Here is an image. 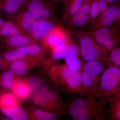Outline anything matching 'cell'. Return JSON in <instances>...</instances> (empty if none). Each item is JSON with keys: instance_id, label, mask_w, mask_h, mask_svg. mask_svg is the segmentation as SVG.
Instances as JSON below:
<instances>
[{"instance_id": "1", "label": "cell", "mask_w": 120, "mask_h": 120, "mask_svg": "<svg viewBox=\"0 0 120 120\" xmlns=\"http://www.w3.org/2000/svg\"><path fill=\"white\" fill-rule=\"evenodd\" d=\"M109 98H97L93 96H79L71 101L68 112L75 120H105L109 119L107 103Z\"/></svg>"}, {"instance_id": "2", "label": "cell", "mask_w": 120, "mask_h": 120, "mask_svg": "<svg viewBox=\"0 0 120 120\" xmlns=\"http://www.w3.org/2000/svg\"><path fill=\"white\" fill-rule=\"evenodd\" d=\"M50 75L55 85L64 92L84 96L81 71H71L65 64H56L52 66Z\"/></svg>"}, {"instance_id": "3", "label": "cell", "mask_w": 120, "mask_h": 120, "mask_svg": "<svg viewBox=\"0 0 120 120\" xmlns=\"http://www.w3.org/2000/svg\"><path fill=\"white\" fill-rule=\"evenodd\" d=\"M71 32L78 41L80 54L84 61L97 60L106 64L109 53L105 47L98 43L85 31L71 30Z\"/></svg>"}, {"instance_id": "4", "label": "cell", "mask_w": 120, "mask_h": 120, "mask_svg": "<svg viewBox=\"0 0 120 120\" xmlns=\"http://www.w3.org/2000/svg\"><path fill=\"white\" fill-rule=\"evenodd\" d=\"M105 64L103 62L97 60L86 61L83 64L81 73L84 97L96 98L100 76L105 69Z\"/></svg>"}, {"instance_id": "5", "label": "cell", "mask_w": 120, "mask_h": 120, "mask_svg": "<svg viewBox=\"0 0 120 120\" xmlns=\"http://www.w3.org/2000/svg\"><path fill=\"white\" fill-rule=\"evenodd\" d=\"M120 84V66L108 65L100 76L96 98H109L119 90Z\"/></svg>"}, {"instance_id": "6", "label": "cell", "mask_w": 120, "mask_h": 120, "mask_svg": "<svg viewBox=\"0 0 120 120\" xmlns=\"http://www.w3.org/2000/svg\"><path fill=\"white\" fill-rule=\"evenodd\" d=\"M86 31L109 53L120 45V30L116 26Z\"/></svg>"}, {"instance_id": "7", "label": "cell", "mask_w": 120, "mask_h": 120, "mask_svg": "<svg viewBox=\"0 0 120 120\" xmlns=\"http://www.w3.org/2000/svg\"><path fill=\"white\" fill-rule=\"evenodd\" d=\"M52 0H28L26 8L37 20L57 19V11Z\"/></svg>"}, {"instance_id": "8", "label": "cell", "mask_w": 120, "mask_h": 120, "mask_svg": "<svg viewBox=\"0 0 120 120\" xmlns=\"http://www.w3.org/2000/svg\"><path fill=\"white\" fill-rule=\"evenodd\" d=\"M3 17L16 24L30 35L34 30L38 22L26 7L13 14Z\"/></svg>"}, {"instance_id": "9", "label": "cell", "mask_w": 120, "mask_h": 120, "mask_svg": "<svg viewBox=\"0 0 120 120\" xmlns=\"http://www.w3.org/2000/svg\"><path fill=\"white\" fill-rule=\"evenodd\" d=\"M60 25L57 19L38 20L36 27L31 36L37 43L43 45L46 37Z\"/></svg>"}, {"instance_id": "10", "label": "cell", "mask_w": 120, "mask_h": 120, "mask_svg": "<svg viewBox=\"0 0 120 120\" xmlns=\"http://www.w3.org/2000/svg\"><path fill=\"white\" fill-rule=\"evenodd\" d=\"M91 0H86L76 13L65 22L71 30H79L89 23Z\"/></svg>"}, {"instance_id": "11", "label": "cell", "mask_w": 120, "mask_h": 120, "mask_svg": "<svg viewBox=\"0 0 120 120\" xmlns=\"http://www.w3.org/2000/svg\"><path fill=\"white\" fill-rule=\"evenodd\" d=\"M71 40L68 33L60 25L46 37L43 45L52 50L57 47L67 44Z\"/></svg>"}, {"instance_id": "12", "label": "cell", "mask_w": 120, "mask_h": 120, "mask_svg": "<svg viewBox=\"0 0 120 120\" xmlns=\"http://www.w3.org/2000/svg\"><path fill=\"white\" fill-rule=\"evenodd\" d=\"M120 9L118 5L110 6L101 14L91 25L90 30L109 27L115 22Z\"/></svg>"}, {"instance_id": "13", "label": "cell", "mask_w": 120, "mask_h": 120, "mask_svg": "<svg viewBox=\"0 0 120 120\" xmlns=\"http://www.w3.org/2000/svg\"><path fill=\"white\" fill-rule=\"evenodd\" d=\"M0 40L4 47L13 49H17L37 43L30 35L29 34L14 35L0 38Z\"/></svg>"}, {"instance_id": "14", "label": "cell", "mask_w": 120, "mask_h": 120, "mask_svg": "<svg viewBox=\"0 0 120 120\" xmlns=\"http://www.w3.org/2000/svg\"><path fill=\"white\" fill-rule=\"evenodd\" d=\"M51 51V60L52 61L72 55L79 56L80 54L79 47L71 40L67 44L57 47Z\"/></svg>"}, {"instance_id": "15", "label": "cell", "mask_w": 120, "mask_h": 120, "mask_svg": "<svg viewBox=\"0 0 120 120\" xmlns=\"http://www.w3.org/2000/svg\"><path fill=\"white\" fill-rule=\"evenodd\" d=\"M48 48L44 45L37 43L16 49L22 52L38 62H40L45 58Z\"/></svg>"}, {"instance_id": "16", "label": "cell", "mask_w": 120, "mask_h": 120, "mask_svg": "<svg viewBox=\"0 0 120 120\" xmlns=\"http://www.w3.org/2000/svg\"><path fill=\"white\" fill-rule=\"evenodd\" d=\"M28 0H1L0 15L2 17L13 14L25 8Z\"/></svg>"}, {"instance_id": "17", "label": "cell", "mask_w": 120, "mask_h": 120, "mask_svg": "<svg viewBox=\"0 0 120 120\" xmlns=\"http://www.w3.org/2000/svg\"><path fill=\"white\" fill-rule=\"evenodd\" d=\"M86 0H65L61 21L65 23L71 18L79 9Z\"/></svg>"}, {"instance_id": "18", "label": "cell", "mask_w": 120, "mask_h": 120, "mask_svg": "<svg viewBox=\"0 0 120 120\" xmlns=\"http://www.w3.org/2000/svg\"><path fill=\"white\" fill-rule=\"evenodd\" d=\"M23 34H28L16 24L7 20H4L0 31V39Z\"/></svg>"}, {"instance_id": "19", "label": "cell", "mask_w": 120, "mask_h": 120, "mask_svg": "<svg viewBox=\"0 0 120 120\" xmlns=\"http://www.w3.org/2000/svg\"><path fill=\"white\" fill-rule=\"evenodd\" d=\"M37 63L34 60H19L10 64V69L15 75H21L26 73L30 68Z\"/></svg>"}, {"instance_id": "20", "label": "cell", "mask_w": 120, "mask_h": 120, "mask_svg": "<svg viewBox=\"0 0 120 120\" xmlns=\"http://www.w3.org/2000/svg\"><path fill=\"white\" fill-rule=\"evenodd\" d=\"M110 98V104L108 108L109 119L120 120V88Z\"/></svg>"}, {"instance_id": "21", "label": "cell", "mask_w": 120, "mask_h": 120, "mask_svg": "<svg viewBox=\"0 0 120 120\" xmlns=\"http://www.w3.org/2000/svg\"><path fill=\"white\" fill-rule=\"evenodd\" d=\"M12 89L15 97L22 99L28 98L32 91L26 81H16Z\"/></svg>"}, {"instance_id": "22", "label": "cell", "mask_w": 120, "mask_h": 120, "mask_svg": "<svg viewBox=\"0 0 120 120\" xmlns=\"http://www.w3.org/2000/svg\"><path fill=\"white\" fill-rule=\"evenodd\" d=\"M3 114L8 118L13 120H28V116L26 112L18 105L10 109H1Z\"/></svg>"}, {"instance_id": "23", "label": "cell", "mask_w": 120, "mask_h": 120, "mask_svg": "<svg viewBox=\"0 0 120 120\" xmlns=\"http://www.w3.org/2000/svg\"><path fill=\"white\" fill-rule=\"evenodd\" d=\"M2 57L8 64L19 60H34L31 57L16 49L11 50L4 52L3 53Z\"/></svg>"}, {"instance_id": "24", "label": "cell", "mask_w": 120, "mask_h": 120, "mask_svg": "<svg viewBox=\"0 0 120 120\" xmlns=\"http://www.w3.org/2000/svg\"><path fill=\"white\" fill-rule=\"evenodd\" d=\"M49 90L47 87H43L37 91L34 95V100L37 105L45 106L50 111H53L48 99Z\"/></svg>"}, {"instance_id": "25", "label": "cell", "mask_w": 120, "mask_h": 120, "mask_svg": "<svg viewBox=\"0 0 120 120\" xmlns=\"http://www.w3.org/2000/svg\"><path fill=\"white\" fill-rule=\"evenodd\" d=\"M16 97L14 94L5 93L0 96V108L8 109L18 105Z\"/></svg>"}, {"instance_id": "26", "label": "cell", "mask_w": 120, "mask_h": 120, "mask_svg": "<svg viewBox=\"0 0 120 120\" xmlns=\"http://www.w3.org/2000/svg\"><path fill=\"white\" fill-rule=\"evenodd\" d=\"M15 73L11 70L5 72L1 77L0 85L4 89H12L16 81L13 79Z\"/></svg>"}, {"instance_id": "27", "label": "cell", "mask_w": 120, "mask_h": 120, "mask_svg": "<svg viewBox=\"0 0 120 120\" xmlns=\"http://www.w3.org/2000/svg\"><path fill=\"white\" fill-rule=\"evenodd\" d=\"M65 64L71 71H81L83 64L82 63L78 56L72 55L64 58Z\"/></svg>"}, {"instance_id": "28", "label": "cell", "mask_w": 120, "mask_h": 120, "mask_svg": "<svg viewBox=\"0 0 120 120\" xmlns=\"http://www.w3.org/2000/svg\"><path fill=\"white\" fill-rule=\"evenodd\" d=\"M101 14L98 1L93 0L91 3L89 11V23L92 25Z\"/></svg>"}, {"instance_id": "29", "label": "cell", "mask_w": 120, "mask_h": 120, "mask_svg": "<svg viewBox=\"0 0 120 120\" xmlns=\"http://www.w3.org/2000/svg\"><path fill=\"white\" fill-rule=\"evenodd\" d=\"M109 53L108 62L106 65L120 67V46L116 47Z\"/></svg>"}, {"instance_id": "30", "label": "cell", "mask_w": 120, "mask_h": 120, "mask_svg": "<svg viewBox=\"0 0 120 120\" xmlns=\"http://www.w3.org/2000/svg\"><path fill=\"white\" fill-rule=\"evenodd\" d=\"M35 118L38 120H56L57 116L55 113L47 112L41 110H35L33 113Z\"/></svg>"}, {"instance_id": "31", "label": "cell", "mask_w": 120, "mask_h": 120, "mask_svg": "<svg viewBox=\"0 0 120 120\" xmlns=\"http://www.w3.org/2000/svg\"><path fill=\"white\" fill-rule=\"evenodd\" d=\"M32 90H37L41 83V79L38 77H30L26 81Z\"/></svg>"}, {"instance_id": "32", "label": "cell", "mask_w": 120, "mask_h": 120, "mask_svg": "<svg viewBox=\"0 0 120 120\" xmlns=\"http://www.w3.org/2000/svg\"><path fill=\"white\" fill-rule=\"evenodd\" d=\"M97 1L101 14L110 6L109 5V3L105 0H97Z\"/></svg>"}, {"instance_id": "33", "label": "cell", "mask_w": 120, "mask_h": 120, "mask_svg": "<svg viewBox=\"0 0 120 120\" xmlns=\"http://www.w3.org/2000/svg\"><path fill=\"white\" fill-rule=\"evenodd\" d=\"M115 22H116V24L114 26L120 30V9L118 11L116 19Z\"/></svg>"}, {"instance_id": "34", "label": "cell", "mask_w": 120, "mask_h": 120, "mask_svg": "<svg viewBox=\"0 0 120 120\" xmlns=\"http://www.w3.org/2000/svg\"><path fill=\"white\" fill-rule=\"evenodd\" d=\"M4 20L2 19V17L0 15V31L2 28V26L4 24Z\"/></svg>"}, {"instance_id": "35", "label": "cell", "mask_w": 120, "mask_h": 120, "mask_svg": "<svg viewBox=\"0 0 120 120\" xmlns=\"http://www.w3.org/2000/svg\"><path fill=\"white\" fill-rule=\"evenodd\" d=\"M105 0L109 4H110V3H115V2H117L119 0Z\"/></svg>"}, {"instance_id": "36", "label": "cell", "mask_w": 120, "mask_h": 120, "mask_svg": "<svg viewBox=\"0 0 120 120\" xmlns=\"http://www.w3.org/2000/svg\"><path fill=\"white\" fill-rule=\"evenodd\" d=\"M52 0L55 3H57V2H62V1L64 2L65 0Z\"/></svg>"}, {"instance_id": "37", "label": "cell", "mask_w": 120, "mask_h": 120, "mask_svg": "<svg viewBox=\"0 0 120 120\" xmlns=\"http://www.w3.org/2000/svg\"><path fill=\"white\" fill-rule=\"evenodd\" d=\"M4 60L3 59V57H2L0 56V63L1 62H2V61H4Z\"/></svg>"}, {"instance_id": "38", "label": "cell", "mask_w": 120, "mask_h": 120, "mask_svg": "<svg viewBox=\"0 0 120 120\" xmlns=\"http://www.w3.org/2000/svg\"><path fill=\"white\" fill-rule=\"evenodd\" d=\"M1 1V0H0V5Z\"/></svg>"}, {"instance_id": "39", "label": "cell", "mask_w": 120, "mask_h": 120, "mask_svg": "<svg viewBox=\"0 0 120 120\" xmlns=\"http://www.w3.org/2000/svg\"><path fill=\"white\" fill-rule=\"evenodd\" d=\"M91 1L93 0H91Z\"/></svg>"}]
</instances>
